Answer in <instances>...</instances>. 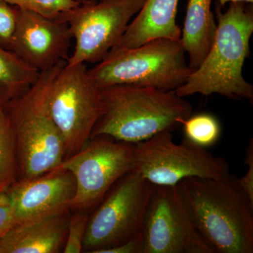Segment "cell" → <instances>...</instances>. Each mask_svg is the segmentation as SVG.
I'll return each instance as SVG.
<instances>
[{
    "instance_id": "2e32d148",
    "label": "cell",
    "mask_w": 253,
    "mask_h": 253,
    "mask_svg": "<svg viewBox=\"0 0 253 253\" xmlns=\"http://www.w3.org/2000/svg\"><path fill=\"white\" fill-rule=\"evenodd\" d=\"M213 0H189L180 41L189 57V66L196 69L206 57L217 30Z\"/></svg>"
},
{
    "instance_id": "5b68a950",
    "label": "cell",
    "mask_w": 253,
    "mask_h": 253,
    "mask_svg": "<svg viewBox=\"0 0 253 253\" xmlns=\"http://www.w3.org/2000/svg\"><path fill=\"white\" fill-rule=\"evenodd\" d=\"M186 56L180 40L159 38L110 52L88 73L100 89L124 84L174 91L192 73Z\"/></svg>"
},
{
    "instance_id": "6da1fadb",
    "label": "cell",
    "mask_w": 253,
    "mask_h": 253,
    "mask_svg": "<svg viewBox=\"0 0 253 253\" xmlns=\"http://www.w3.org/2000/svg\"><path fill=\"white\" fill-rule=\"evenodd\" d=\"M176 188L196 230L214 253H253V204L237 177L186 178Z\"/></svg>"
},
{
    "instance_id": "8fae6325",
    "label": "cell",
    "mask_w": 253,
    "mask_h": 253,
    "mask_svg": "<svg viewBox=\"0 0 253 253\" xmlns=\"http://www.w3.org/2000/svg\"><path fill=\"white\" fill-rule=\"evenodd\" d=\"M143 234V253H214L196 230L176 186H156Z\"/></svg>"
},
{
    "instance_id": "3957f363",
    "label": "cell",
    "mask_w": 253,
    "mask_h": 253,
    "mask_svg": "<svg viewBox=\"0 0 253 253\" xmlns=\"http://www.w3.org/2000/svg\"><path fill=\"white\" fill-rule=\"evenodd\" d=\"M104 112L90 139L108 136L136 144L163 131H172L191 116L187 100L173 91L118 84L101 88Z\"/></svg>"
},
{
    "instance_id": "d6986e66",
    "label": "cell",
    "mask_w": 253,
    "mask_h": 253,
    "mask_svg": "<svg viewBox=\"0 0 253 253\" xmlns=\"http://www.w3.org/2000/svg\"><path fill=\"white\" fill-rule=\"evenodd\" d=\"M181 126H184L185 139L201 147H210L220 137V123L211 114L201 113L189 116Z\"/></svg>"
},
{
    "instance_id": "cb8c5ba5",
    "label": "cell",
    "mask_w": 253,
    "mask_h": 253,
    "mask_svg": "<svg viewBox=\"0 0 253 253\" xmlns=\"http://www.w3.org/2000/svg\"><path fill=\"white\" fill-rule=\"evenodd\" d=\"M14 224L12 209L6 191H0V237Z\"/></svg>"
},
{
    "instance_id": "52a82bcc",
    "label": "cell",
    "mask_w": 253,
    "mask_h": 253,
    "mask_svg": "<svg viewBox=\"0 0 253 253\" xmlns=\"http://www.w3.org/2000/svg\"><path fill=\"white\" fill-rule=\"evenodd\" d=\"M156 186L134 169L123 176L89 217L83 251L98 253L140 234Z\"/></svg>"
},
{
    "instance_id": "603a6c76",
    "label": "cell",
    "mask_w": 253,
    "mask_h": 253,
    "mask_svg": "<svg viewBox=\"0 0 253 253\" xmlns=\"http://www.w3.org/2000/svg\"><path fill=\"white\" fill-rule=\"evenodd\" d=\"M245 164L248 166V172L241 179H238L240 185L253 204V139L250 140L246 150Z\"/></svg>"
},
{
    "instance_id": "9a60e30c",
    "label": "cell",
    "mask_w": 253,
    "mask_h": 253,
    "mask_svg": "<svg viewBox=\"0 0 253 253\" xmlns=\"http://www.w3.org/2000/svg\"><path fill=\"white\" fill-rule=\"evenodd\" d=\"M178 4L179 0H144L123 38L110 52L131 49L159 38L180 40L181 30L176 20Z\"/></svg>"
},
{
    "instance_id": "d4e9b609",
    "label": "cell",
    "mask_w": 253,
    "mask_h": 253,
    "mask_svg": "<svg viewBox=\"0 0 253 253\" xmlns=\"http://www.w3.org/2000/svg\"><path fill=\"white\" fill-rule=\"evenodd\" d=\"M143 231L135 237L122 244L101 250L98 253H143L144 249Z\"/></svg>"
},
{
    "instance_id": "277c9868",
    "label": "cell",
    "mask_w": 253,
    "mask_h": 253,
    "mask_svg": "<svg viewBox=\"0 0 253 253\" xmlns=\"http://www.w3.org/2000/svg\"><path fill=\"white\" fill-rule=\"evenodd\" d=\"M66 63L40 73L28 91L4 106L16 141L18 180L49 172L66 157L62 136L48 105L51 83Z\"/></svg>"
},
{
    "instance_id": "44dd1931",
    "label": "cell",
    "mask_w": 253,
    "mask_h": 253,
    "mask_svg": "<svg viewBox=\"0 0 253 253\" xmlns=\"http://www.w3.org/2000/svg\"><path fill=\"white\" fill-rule=\"evenodd\" d=\"M89 218L87 211H76V213L70 215L63 253H80L83 251V241Z\"/></svg>"
},
{
    "instance_id": "ffe728a7",
    "label": "cell",
    "mask_w": 253,
    "mask_h": 253,
    "mask_svg": "<svg viewBox=\"0 0 253 253\" xmlns=\"http://www.w3.org/2000/svg\"><path fill=\"white\" fill-rule=\"evenodd\" d=\"M8 4L28 10L46 17L59 18L80 4L72 0H1Z\"/></svg>"
},
{
    "instance_id": "7c38bea8",
    "label": "cell",
    "mask_w": 253,
    "mask_h": 253,
    "mask_svg": "<svg viewBox=\"0 0 253 253\" xmlns=\"http://www.w3.org/2000/svg\"><path fill=\"white\" fill-rule=\"evenodd\" d=\"M73 36L66 20L17 8L11 50L40 73L66 61Z\"/></svg>"
},
{
    "instance_id": "e0dca14e",
    "label": "cell",
    "mask_w": 253,
    "mask_h": 253,
    "mask_svg": "<svg viewBox=\"0 0 253 253\" xmlns=\"http://www.w3.org/2000/svg\"><path fill=\"white\" fill-rule=\"evenodd\" d=\"M40 73L11 50L0 46V105L4 106L24 94L36 83Z\"/></svg>"
},
{
    "instance_id": "4fadbf2b",
    "label": "cell",
    "mask_w": 253,
    "mask_h": 253,
    "mask_svg": "<svg viewBox=\"0 0 253 253\" xmlns=\"http://www.w3.org/2000/svg\"><path fill=\"white\" fill-rule=\"evenodd\" d=\"M76 191L72 173L62 168L18 180L6 191L14 224L69 211Z\"/></svg>"
},
{
    "instance_id": "484cf974",
    "label": "cell",
    "mask_w": 253,
    "mask_h": 253,
    "mask_svg": "<svg viewBox=\"0 0 253 253\" xmlns=\"http://www.w3.org/2000/svg\"><path fill=\"white\" fill-rule=\"evenodd\" d=\"M231 2H244L246 4H252L253 0H218L217 3L221 7L224 8L226 4H229Z\"/></svg>"
},
{
    "instance_id": "30bf717a",
    "label": "cell",
    "mask_w": 253,
    "mask_h": 253,
    "mask_svg": "<svg viewBox=\"0 0 253 253\" xmlns=\"http://www.w3.org/2000/svg\"><path fill=\"white\" fill-rule=\"evenodd\" d=\"M89 142L59 166L75 177L76 194L71 205L74 211H88L96 207L135 166L134 144L104 136L92 138Z\"/></svg>"
},
{
    "instance_id": "7402d4cb",
    "label": "cell",
    "mask_w": 253,
    "mask_h": 253,
    "mask_svg": "<svg viewBox=\"0 0 253 253\" xmlns=\"http://www.w3.org/2000/svg\"><path fill=\"white\" fill-rule=\"evenodd\" d=\"M17 8L0 0V46L11 49L16 25Z\"/></svg>"
},
{
    "instance_id": "4316f807",
    "label": "cell",
    "mask_w": 253,
    "mask_h": 253,
    "mask_svg": "<svg viewBox=\"0 0 253 253\" xmlns=\"http://www.w3.org/2000/svg\"><path fill=\"white\" fill-rule=\"evenodd\" d=\"M72 1L81 4H84V3L91 2V1H98V0H72Z\"/></svg>"
},
{
    "instance_id": "ac0fdd59",
    "label": "cell",
    "mask_w": 253,
    "mask_h": 253,
    "mask_svg": "<svg viewBox=\"0 0 253 253\" xmlns=\"http://www.w3.org/2000/svg\"><path fill=\"white\" fill-rule=\"evenodd\" d=\"M18 180V166L14 131L4 106L0 105V191Z\"/></svg>"
},
{
    "instance_id": "9c48e42d",
    "label": "cell",
    "mask_w": 253,
    "mask_h": 253,
    "mask_svg": "<svg viewBox=\"0 0 253 253\" xmlns=\"http://www.w3.org/2000/svg\"><path fill=\"white\" fill-rule=\"evenodd\" d=\"M144 0H98L81 4L63 15L75 41L70 66L94 65L107 56L126 33Z\"/></svg>"
},
{
    "instance_id": "8992f818",
    "label": "cell",
    "mask_w": 253,
    "mask_h": 253,
    "mask_svg": "<svg viewBox=\"0 0 253 253\" xmlns=\"http://www.w3.org/2000/svg\"><path fill=\"white\" fill-rule=\"evenodd\" d=\"M48 105L62 136L66 159L90 139L104 112L101 89L91 79L87 65H63L51 83Z\"/></svg>"
},
{
    "instance_id": "ba28073f",
    "label": "cell",
    "mask_w": 253,
    "mask_h": 253,
    "mask_svg": "<svg viewBox=\"0 0 253 253\" xmlns=\"http://www.w3.org/2000/svg\"><path fill=\"white\" fill-rule=\"evenodd\" d=\"M134 169L156 186H176L186 178L221 179L230 175L224 158L184 139L173 141L172 131H163L134 144Z\"/></svg>"
},
{
    "instance_id": "7a4b0ae2",
    "label": "cell",
    "mask_w": 253,
    "mask_h": 253,
    "mask_svg": "<svg viewBox=\"0 0 253 253\" xmlns=\"http://www.w3.org/2000/svg\"><path fill=\"white\" fill-rule=\"evenodd\" d=\"M217 30L201 65L174 91L181 97L219 94L228 99L253 101V86L243 74L253 33L252 4L231 2L225 11L217 3Z\"/></svg>"
},
{
    "instance_id": "5bb4252c",
    "label": "cell",
    "mask_w": 253,
    "mask_h": 253,
    "mask_svg": "<svg viewBox=\"0 0 253 253\" xmlns=\"http://www.w3.org/2000/svg\"><path fill=\"white\" fill-rule=\"evenodd\" d=\"M69 211L15 224L0 237V253H56L64 247Z\"/></svg>"
}]
</instances>
